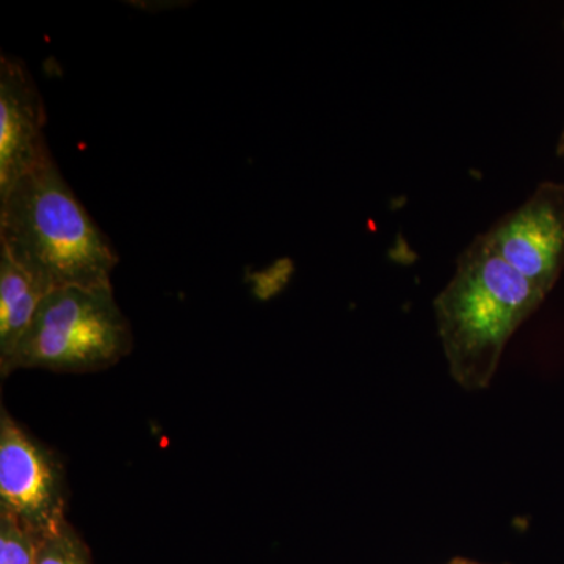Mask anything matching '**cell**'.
Wrapping results in <instances>:
<instances>
[{
	"label": "cell",
	"mask_w": 564,
	"mask_h": 564,
	"mask_svg": "<svg viewBox=\"0 0 564 564\" xmlns=\"http://www.w3.org/2000/svg\"><path fill=\"white\" fill-rule=\"evenodd\" d=\"M545 295L475 237L459 254L452 280L434 299V317L448 372L467 391L488 388L513 334Z\"/></svg>",
	"instance_id": "cell-2"
},
{
	"label": "cell",
	"mask_w": 564,
	"mask_h": 564,
	"mask_svg": "<svg viewBox=\"0 0 564 564\" xmlns=\"http://www.w3.org/2000/svg\"><path fill=\"white\" fill-rule=\"evenodd\" d=\"M33 564H93L87 545L73 525H63L41 543Z\"/></svg>",
	"instance_id": "cell-8"
},
{
	"label": "cell",
	"mask_w": 564,
	"mask_h": 564,
	"mask_svg": "<svg viewBox=\"0 0 564 564\" xmlns=\"http://www.w3.org/2000/svg\"><path fill=\"white\" fill-rule=\"evenodd\" d=\"M496 251L545 296L564 270V185L543 182L486 232Z\"/></svg>",
	"instance_id": "cell-5"
},
{
	"label": "cell",
	"mask_w": 564,
	"mask_h": 564,
	"mask_svg": "<svg viewBox=\"0 0 564 564\" xmlns=\"http://www.w3.org/2000/svg\"><path fill=\"white\" fill-rule=\"evenodd\" d=\"M132 348V328L111 285L57 289L43 295L31 326L0 372L2 377L24 369L101 372Z\"/></svg>",
	"instance_id": "cell-3"
},
{
	"label": "cell",
	"mask_w": 564,
	"mask_h": 564,
	"mask_svg": "<svg viewBox=\"0 0 564 564\" xmlns=\"http://www.w3.org/2000/svg\"><path fill=\"white\" fill-rule=\"evenodd\" d=\"M558 155H560V158L564 159V131L562 133V139H560V143H558Z\"/></svg>",
	"instance_id": "cell-10"
},
{
	"label": "cell",
	"mask_w": 564,
	"mask_h": 564,
	"mask_svg": "<svg viewBox=\"0 0 564 564\" xmlns=\"http://www.w3.org/2000/svg\"><path fill=\"white\" fill-rule=\"evenodd\" d=\"M46 109L21 58L0 57V195L51 158L44 137Z\"/></svg>",
	"instance_id": "cell-6"
},
{
	"label": "cell",
	"mask_w": 564,
	"mask_h": 564,
	"mask_svg": "<svg viewBox=\"0 0 564 564\" xmlns=\"http://www.w3.org/2000/svg\"><path fill=\"white\" fill-rule=\"evenodd\" d=\"M448 564H484V563H475V562H470V560L455 558L454 562H451Z\"/></svg>",
	"instance_id": "cell-11"
},
{
	"label": "cell",
	"mask_w": 564,
	"mask_h": 564,
	"mask_svg": "<svg viewBox=\"0 0 564 564\" xmlns=\"http://www.w3.org/2000/svg\"><path fill=\"white\" fill-rule=\"evenodd\" d=\"M0 250L44 295L111 285L120 261L52 155L0 195Z\"/></svg>",
	"instance_id": "cell-1"
},
{
	"label": "cell",
	"mask_w": 564,
	"mask_h": 564,
	"mask_svg": "<svg viewBox=\"0 0 564 564\" xmlns=\"http://www.w3.org/2000/svg\"><path fill=\"white\" fill-rule=\"evenodd\" d=\"M68 481L54 451L0 410V516L46 540L68 524Z\"/></svg>",
	"instance_id": "cell-4"
},
{
	"label": "cell",
	"mask_w": 564,
	"mask_h": 564,
	"mask_svg": "<svg viewBox=\"0 0 564 564\" xmlns=\"http://www.w3.org/2000/svg\"><path fill=\"white\" fill-rule=\"evenodd\" d=\"M44 540L0 516V564H33Z\"/></svg>",
	"instance_id": "cell-9"
},
{
	"label": "cell",
	"mask_w": 564,
	"mask_h": 564,
	"mask_svg": "<svg viewBox=\"0 0 564 564\" xmlns=\"http://www.w3.org/2000/svg\"><path fill=\"white\" fill-rule=\"evenodd\" d=\"M43 295L35 282L0 250V366L17 350Z\"/></svg>",
	"instance_id": "cell-7"
}]
</instances>
